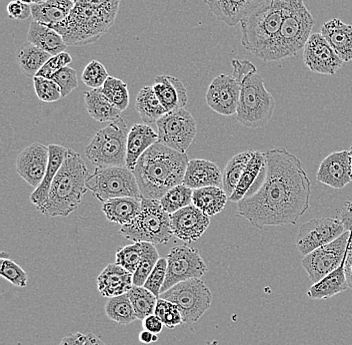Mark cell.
Masks as SVG:
<instances>
[{"label":"cell","mask_w":352,"mask_h":345,"mask_svg":"<svg viewBox=\"0 0 352 345\" xmlns=\"http://www.w3.org/2000/svg\"><path fill=\"white\" fill-rule=\"evenodd\" d=\"M85 107L90 117L98 122H112L120 117V110L109 102L101 88L91 89L85 93Z\"/></svg>","instance_id":"33"},{"label":"cell","mask_w":352,"mask_h":345,"mask_svg":"<svg viewBox=\"0 0 352 345\" xmlns=\"http://www.w3.org/2000/svg\"><path fill=\"white\" fill-rule=\"evenodd\" d=\"M173 236L186 243H192L202 237L209 226L210 217L195 205H189L170 215Z\"/></svg>","instance_id":"19"},{"label":"cell","mask_w":352,"mask_h":345,"mask_svg":"<svg viewBox=\"0 0 352 345\" xmlns=\"http://www.w3.org/2000/svg\"><path fill=\"white\" fill-rule=\"evenodd\" d=\"M156 126L158 142L180 153H186L197 133V121L184 108L167 112Z\"/></svg>","instance_id":"12"},{"label":"cell","mask_w":352,"mask_h":345,"mask_svg":"<svg viewBox=\"0 0 352 345\" xmlns=\"http://www.w3.org/2000/svg\"><path fill=\"white\" fill-rule=\"evenodd\" d=\"M48 150H50V160H48L45 176H44L41 184L30 195V202L36 206L43 205L44 202L47 200L52 183H54L57 173L60 170L65 159L66 153H67V148L56 144L50 145Z\"/></svg>","instance_id":"27"},{"label":"cell","mask_w":352,"mask_h":345,"mask_svg":"<svg viewBox=\"0 0 352 345\" xmlns=\"http://www.w3.org/2000/svg\"><path fill=\"white\" fill-rule=\"evenodd\" d=\"M346 232L341 219L320 217L310 219L299 228L296 237L297 250L303 256L316 248L329 245Z\"/></svg>","instance_id":"15"},{"label":"cell","mask_w":352,"mask_h":345,"mask_svg":"<svg viewBox=\"0 0 352 345\" xmlns=\"http://www.w3.org/2000/svg\"><path fill=\"white\" fill-rule=\"evenodd\" d=\"M318 181L332 189L340 190L352 181L351 157L349 151H338L330 154L318 171Z\"/></svg>","instance_id":"20"},{"label":"cell","mask_w":352,"mask_h":345,"mask_svg":"<svg viewBox=\"0 0 352 345\" xmlns=\"http://www.w3.org/2000/svg\"><path fill=\"white\" fill-rule=\"evenodd\" d=\"M349 153H351V170H352V147L351 148V150H349Z\"/></svg>","instance_id":"60"},{"label":"cell","mask_w":352,"mask_h":345,"mask_svg":"<svg viewBox=\"0 0 352 345\" xmlns=\"http://www.w3.org/2000/svg\"><path fill=\"white\" fill-rule=\"evenodd\" d=\"M133 287V274L118 263H110L98 278V289L103 298H114L127 294Z\"/></svg>","instance_id":"23"},{"label":"cell","mask_w":352,"mask_h":345,"mask_svg":"<svg viewBox=\"0 0 352 345\" xmlns=\"http://www.w3.org/2000/svg\"><path fill=\"white\" fill-rule=\"evenodd\" d=\"M142 252L143 243H134L133 245L120 248L116 252V263L134 274L142 259Z\"/></svg>","instance_id":"43"},{"label":"cell","mask_w":352,"mask_h":345,"mask_svg":"<svg viewBox=\"0 0 352 345\" xmlns=\"http://www.w3.org/2000/svg\"><path fill=\"white\" fill-rule=\"evenodd\" d=\"M129 300L135 311L138 320H143L147 316L154 314L158 298L153 292L145 289L144 287L133 285L131 291L127 292Z\"/></svg>","instance_id":"39"},{"label":"cell","mask_w":352,"mask_h":345,"mask_svg":"<svg viewBox=\"0 0 352 345\" xmlns=\"http://www.w3.org/2000/svg\"><path fill=\"white\" fill-rule=\"evenodd\" d=\"M74 5V0H46L32 6V16L33 21L52 28L67 19Z\"/></svg>","instance_id":"29"},{"label":"cell","mask_w":352,"mask_h":345,"mask_svg":"<svg viewBox=\"0 0 352 345\" xmlns=\"http://www.w3.org/2000/svg\"><path fill=\"white\" fill-rule=\"evenodd\" d=\"M241 83L233 75L221 74L215 77L206 92L209 108L222 116L234 115L241 98Z\"/></svg>","instance_id":"16"},{"label":"cell","mask_w":352,"mask_h":345,"mask_svg":"<svg viewBox=\"0 0 352 345\" xmlns=\"http://www.w3.org/2000/svg\"><path fill=\"white\" fill-rule=\"evenodd\" d=\"M142 208V198L120 197L102 203V212L111 223L129 225Z\"/></svg>","instance_id":"28"},{"label":"cell","mask_w":352,"mask_h":345,"mask_svg":"<svg viewBox=\"0 0 352 345\" xmlns=\"http://www.w3.org/2000/svg\"><path fill=\"white\" fill-rule=\"evenodd\" d=\"M345 276H346L347 283L349 287L352 289V243H349V250H347L346 259H345L344 265Z\"/></svg>","instance_id":"56"},{"label":"cell","mask_w":352,"mask_h":345,"mask_svg":"<svg viewBox=\"0 0 352 345\" xmlns=\"http://www.w3.org/2000/svg\"><path fill=\"white\" fill-rule=\"evenodd\" d=\"M8 16L14 21H26L32 15V6L22 3L19 0H13L8 4Z\"/></svg>","instance_id":"51"},{"label":"cell","mask_w":352,"mask_h":345,"mask_svg":"<svg viewBox=\"0 0 352 345\" xmlns=\"http://www.w3.org/2000/svg\"><path fill=\"white\" fill-rule=\"evenodd\" d=\"M129 130L122 118L99 130L85 149V156L96 167H126Z\"/></svg>","instance_id":"9"},{"label":"cell","mask_w":352,"mask_h":345,"mask_svg":"<svg viewBox=\"0 0 352 345\" xmlns=\"http://www.w3.org/2000/svg\"><path fill=\"white\" fill-rule=\"evenodd\" d=\"M120 1L121 0H74L77 4L102 11L114 17L118 16Z\"/></svg>","instance_id":"50"},{"label":"cell","mask_w":352,"mask_h":345,"mask_svg":"<svg viewBox=\"0 0 352 345\" xmlns=\"http://www.w3.org/2000/svg\"><path fill=\"white\" fill-rule=\"evenodd\" d=\"M101 90L105 97L116 108L121 112L127 109L129 104V92L126 83L116 77L109 76Z\"/></svg>","instance_id":"41"},{"label":"cell","mask_w":352,"mask_h":345,"mask_svg":"<svg viewBox=\"0 0 352 345\" xmlns=\"http://www.w3.org/2000/svg\"><path fill=\"white\" fill-rule=\"evenodd\" d=\"M167 274V259L160 258L143 287L160 298Z\"/></svg>","instance_id":"47"},{"label":"cell","mask_w":352,"mask_h":345,"mask_svg":"<svg viewBox=\"0 0 352 345\" xmlns=\"http://www.w3.org/2000/svg\"><path fill=\"white\" fill-rule=\"evenodd\" d=\"M231 65L232 75L241 87L237 121L250 129L266 126L274 115L275 101L266 90L263 77L257 73L256 67L250 61L233 59Z\"/></svg>","instance_id":"4"},{"label":"cell","mask_w":352,"mask_h":345,"mask_svg":"<svg viewBox=\"0 0 352 345\" xmlns=\"http://www.w3.org/2000/svg\"><path fill=\"white\" fill-rule=\"evenodd\" d=\"M228 195L220 187H206L193 190L192 204L208 217L219 214L226 208Z\"/></svg>","instance_id":"32"},{"label":"cell","mask_w":352,"mask_h":345,"mask_svg":"<svg viewBox=\"0 0 352 345\" xmlns=\"http://www.w3.org/2000/svg\"><path fill=\"white\" fill-rule=\"evenodd\" d=\"M263 183L239 203L237 215L254 228L296 225L309 208L311 182L300 159L285 148L265 152Z\"/></svg>","instance_id":"1"},{"label":"cell","mask_w":352,"mask_h":345,"mask_svg":"<svg viewBox=\"0 0 352 345\" xmlns=\"http://www.w3.org/2000/svg\"><path fill=\"white\" fill-rule=\"evenodd\" d=\"M109 77V72L104 65L98 60H92L83 70L81 79L87 86L91 89H98L103 86Z\"/></svg>","instance_id":"45"},{"label":"cell","mask_w":352,"mask_h":345,"mask_svg":"<svg viewBox=\"0 0 352 345\" xmlns=\"http://www.w3.org/2000/svg\"><path fill=\"white\" fill-rule=\"evenodd\" d=\"M351 243H352V235H351Z\"/></svg>","instance_id":"62"},{"label":"cell","mask_w":352,"mask_h":345,"mask_svg":"<svg viewBox=\"0 0 352 345\" xmlns=\"http://www.w3.org/2000/svg\"><path fill=\"white\" fill-rule=\"evenodd\" d=\"M28 43L37 46L52 56L65 52L67 48V44L58 32L34 21L30 23Z\"/></svg>","instance_id":"30"},{"label":"cell","mask_w":352,"mask_h":345,"mask_svg":"<svg viewBox=\"0 0 352 345\" xmlns=\"http://www.w3.org/2000/svg\"><path fill=\"white\" fill-rule=\"evenodd\" d=\"M143 329L145 331H151L153 335H160L164 329V324L162 320H160L155 314L147 316L146 318L142 320Z\"/></svg>","instance_id":"53"},{"label":"cell","mask_w":352,"mask_h":345,"mask_svg":"<svg viewBox=\"0 0 352 345\" xmlns=\"http://www.w3.org/2000/svg\"><path fill=\"white\" fill-rule=\"evenodd\" d=\"M160 298L175 303L182 313L184 324H195L208 311L212 294L200 278H192L177 283Z\"/></svg>","instance_id":"11"},{"label":"cell","mask_w":352,"mask_h":345,"mask_svg":"<svg viewBox=\"0 0 352 345\" xmlns=\"http://www.w3.org/2000/svg\"><path fill=\"white\" fill-rule=\"evenodd\" d=\"M167 274L162 294L177 283L192 278H200L208 272V265L199 250L187 245L176 246L167 254Z\"/></svg>","instance_id":"13"},{"label":"cell","mask_w":352,"mask_h":345,"mask_svg":"<svg viewBox=\"0 0 352 345\" xmlns=\"http://www.w3.org/2000/svg\"><path fill=\"white\" fill-rule=\"evenodd\" d=\"M135 109L145 124L156 123L167 113L160 99L156 96L153 86L143 87L138 92Z\"/></svg>","instance_id":"35"},{"label":"cell","mask_w":352,"mask_h":345,"mask_svg":"<svg viewBox=\"0 0 352 345\" xmlns=\"http://www.w3.org/2000/svg\"><path fill=\"white\" fill-rule=\"evenodd\" d=\"M120 234L134 243L165 245L173 237L170 215L165 212L158 200L142 198V208L129 225L122 226Z\"/></svg>","instance_id":"8"},{"label":"cell","mask_w":352,"mask_h":345,"mask_svg":"<svg viewBox=\"0 0 352 345\" xmlns=\"http://www.w3.org/2000/svg\"><path fill=\"white\" fill-rule=\"evenodd\" d=\"M46 1V0H38V3H41V2Z\"/></svg>","instance_id":"61"},{"label":"cell","mask_w":352,"mask_h":345,"mask_svg":"<svg viewBox=\"0 0 352 345\" xmlns=\"http://www.w3.org/2000/svg\"><path fill=\"white\" fill-rule=\"evenodd\" d=\"M87 187L102 203L114 198H142L135 176L127 167H96Z\"/></svg>","instance_id":"10"},{"label":"cell","mask_w":352,"mask_h":345,"mask_svg":"<svg viewBox=\"0 0 352 345\" xmlns=\"http://www.w3.org/2000/svg\"><path fill=\"white\" fill-rule=\"evenodd\" d=\"M89 176L81 156L67 149L65 161L57 173L47 200L36 206L41 214L50 217H65L76 212L87 192V180Z\"/></svg>","instance_id":"3"},{"label":"cell","mask_w":352,"mask_h":345,"mask_svg":"<svg viewBox=\"0 0 352 345\" xmlns=\"http://www.w3.org/2000/svg\"><path fill=\"white\" fill-rule=\"evenodd\" d=\"M160 259V254H158L155 246L153 243H143L142 259L133 274V285H136V287L144 285L145 281L153 272Z\"/></svg>","instance_id":"42"},{"label":"cell","mask_w":352,"mask_h":345,"mask_svg":"<svg viewBox=\"0 0 352 345\" xmlns=\"http://www.w3.org/2000/svg\"><path fill=\"white\" fill-rule=\"evenodd\" d=\"M351 233L345 232L329 245L323 246L305 256L302 267L308 278L316 283L342 265L346 259Z\"/></svg>","instance_id":"14"},{"label":"cell","mask_w":352,"mask_h":345,"mask_svg":"<svg viewBox=\"0 0 352 345\" xmlns=\"http://www.w3.org/2000/svg\"><path fill=\"white\" fill-rule=\"evenodd\" d=\"M158 142V135L149 125L134 124L129 130L126 145V167L133 171L140 158Z\"/></svg>","instance_id":"26"},{"label":"cell","mask_w":352,"mask_h":345,"mask_svg":"<svg viewBox=\"0 0 352 345\" xmlns=\"http://www.w3.org/2000/svg\"><path fill=\"white\" fill-rule=\"evenodd\" d=\"M52 56L37 46L28 43L22 46L17 53V62L24 75L34 78Z\"/></svg>","instance_id":"36"},{"label":"cell","mask_w":352,"mask_h":345,"mask_svg":"<svg viewBox=\"0 0 352 345\" xmlns=\"http://www.w3.org/2000/svg\"><path fill=\"white\" fill-rule=\"evenodd\" d=\"M162 322H164V326L169 329H175L178 325L184 324L182 313H180L179 309H178L175 303L171 302L170 307H169L167 313H165Z\"/></svg>","instance_id":"52"},{"label":"cell","mask_w":352,"mask_h":345,"mask_svg":"<svg viewBox=\"0 0 352 345\" xmlns=\"http://www.w3.org/2000/svg\"><path fill=\"white\" fill-rule=\"evenodd\" d=\"M272 0H204L211 12L228 26H235L253 11Z\"/></svg>","instance_id":"21"},{"label":"cell","mask_w":352,"mask_h":345,"mask_svg":"<svg viewBox=\"0 0 352 345\" xmlns=\"http://www.w3.org/2000/svg\"><path fill=\"white\" fill-rule=\"evenodd\" d=\"M188 162L186 153L156 142L143 154L132 171L142 197L160 201L170 189L184 183Z\"/></svg>","instance_id":"2"},{"label":"cell","mask_w":352,"mask_h":345,"mask_svg":"<svg viewBox=\"0 0 352 345\" xmlns=\"http://www.w3.org/2000/svg\"><path fill=\"white\" fill-rule=\"evenodd\" d=\"M192 189L184 184L177 185L160 200V205L165 212L171 215L187 206L192 205Z\"/></svg>","instance_id":"40"},{"label":"cell","mask_w":352,"mask_h":345,"mask_svg":"<svg viewBox=\"0 0 352 345\" xmlns=\"http://www.w3.org/2000/svg\"><path fill=\"white\" fill-rule=\"evenodd\" d=\"M116 19L102 11L76 3L67 19L52 29L63 37L67 46L88 45L109 32Z\"/></svg>","instance_id":"7"},{"label":"cell","mask_w":352,"mask_h":345,"mask_svg":"<svg viewBox=\"0 0 352 345\" xmlns=\"http://www.w3.org/2000/svg\"><path fill=\"white\" fill-rule=\"evenodd\" d=\"M35 93L37 98L43 102H56L63 98L61 90L58 85L52 79L44 78V77L35 76L33 78Z\"/></svg>","instance_id":"46"},{"label":"cell","mask_w":352,"mask_h":345,"mask_svg":"<svg viewBox=\"0 0 352 345\" xmlns=\"http://www.w3.org/2000/svg\"><path fill=\"white\" fill-rule=\"evenodd\" d=\"M50 150L41 143H33L21 151L15 162L16 172L30 186L36 189L47 170Z\"/></svg>","instance_id":"18"},{"label":"cell","mask_w":352,"mask_h":345,"mask_svg":"<svg viewBox=\"0 0 352 345\" xmlns=\"http://www.w3.org/2000/svg\"><path fill=\"white\" fill-rule=\"evenodd\" d=\"M314 19L303 0H285V12L280 30L263 61L294 57L305 48L314 26Z\"/></svg>","instance_id":"5"},{"label":"cell","mask_w":352,"mask_h":345,"mask_svg":"<svg viewBox=\"0 0 352 345\" xmlns=\"http://www.w3.org/2000/svg\"><path fill=\"white\" fill-rule=\"evenodd\" d=\"M340 219L344 226L345 230L351 233L352 235V200L345 202L344 206L341 210Z\"/></svg>","instance_id":"54"},{"label":"cell","mask_w":352,"mask_h":345,"mask_svg":"<svg viewBox=\"0 0 352 345\" xmlns=\"http://www.w3.org/2000/svg\"><path fill=\"white\" fill-rule=\"evenodd\" d=\"M321 34L343 62L352 61V26L340 19L323 23Z\"/></svg>","instance_id":"25"},{"label":"cell","mask_w":352,"mask_h":345,"mask_svg":"<svg viewBox=\"0 0 352 345\" xmlns=\"http://www.w3.org/2000/svg\"><path fill=\"white\" fill-rule=\"evenodd\" d=\"M22 3L28 4V5H34V4L38 3V0H19Z\"/></svg>","instance_id":"59"},{"label":"cell","mask_w":352,"mask_h":345,"mask_svg":"<svg viewBox=\"0 0 352 345\" xmlns=\"http://www.w3.org/2000/svg\"><path fill=\"white\" fill-rule=\"evenodd\" d=\"M303 60L310 71L323 75H334L343 64L321 33L310 35L303 48Z\"/></svg>","instance_id":"17"},{"label":"cell","mask_w":352,"mask_h":345,"mask_svg":"<svg viewBox=\"0 0 352 345\" xmlns=\"http://www.w3.org/2000/svg\"><path fill=\"white\" fill-rule=\"evenodd\" d=\"M109 320L121 325H129L138 320L135 311L127 294L110 298L104 307Z\"/></svg>","instance_id":"38"},{"label":"cell","mask_w":352,"mask_h":345,"mask_svg":"<svg viewBox=\"0 0 352 345\" xmlns=\"http://www.w3.org/2000/svg\"><path fill=\"white\" fill-rule=\"evenodd\" d=\"M87 335L81 333H70L63 338L59 345H85Z\"/></svg>","instance_id":"55"},{"label":"cell","mask_w":352,"mask_h":345,"mask_svg":"<svg viewBox=\"0 0 352 345\" xmlns=\"http://www.w3.org/2000/svg\"><path fill=\"white\" fill-rule=\"evenodd\" d=\"M253 151L241 152L233 156L230 162L226 164V169L222 172V189L228 198L234 192L237 185L241 181L242 174L245 170L248 162L252 159Z\"/></svg>","instance_id":"37"},{"label":"cell","mask_w":352,"mask_h":345,"mask_svg":"<svg viewBox=\"0 0 352 345\" xmlns=\"http://www.w3.org/2000/svg\"><path fill=\"white\" fill-rule=\"evenodd\" d=\"M285 12V0H272L241 21V44L263 60L274 44Z\"/></svg>","instance_id":"6"},{"label":"cell","mask_w":352,"mask_h":345,"mask_svg":"<svg viewBox=\"0 0 352 345\" xmlns=\"http://www.w3.org/2000/svg\"><path fill=\"white\" fill-rule=\"evenodd\" d=\"M182 184L192 190L206 187L222 188V172L215 163L208 160L193 159L187 164Z\"/></svg>","instance_id":"22"},{"label":"cell","mask_w":352,"mask_h":345,"mask_svg":"<svg viewBox=\"0 0 352 345\" xmlns=\"http://www.w3.org/2000/svg\"><path fill=\"white\" fill-rule=\"evenodd\" d=\"M85 345H107L98 336L94 335V333H88L87 335V340H85Z\"/></svg>","instance_id":"58"},{"label":"cell","mask_w":352,"mask_h":345,"mask_svg":"<svg viewBox=\"0 0 352 345\" xmlns=\"http://www.w3.org/2000/svg\"><path fill=\"white\" fill-rule=\"evenodd\" d=\"M154 92L166 112L184 108L188 102L186 88L179 79L160 75L154 80Z\"/></svg>","instance_id":"24"},{"label":"cell","mask_w":352,"mask_h":345,"mask_svg":"<svg viewBox=\"0 0 352 345\" xmlns=\"http://www.w3.org/2000/svg\"><path fill=\"white\" fill-rule=\"evenodd\" d=\"M153 333H151V331H145V329H143L142 331H140V342H142V344H153Z\"/></svg>","instance_id":"57"},{"label":"cell","mask_w":352,"mask_h":345,"mask_svg":"<svg viewBox=\"0 0 352 345\" xmlns=\"http://www.w3.org/2000/svg\"><path fill=\"white\" fill-rule=\"evenodd\" d=\"M0 276L15 287H25L28 285V276L25 270L10 259H1Z\"/></svg>","instance_id":"44"},{"label":"cell","mask_w":352,"mask_h":345,"mask_svg":"<svg viewBox=\"0 0 352 345\" xmlns=\"http://www.w3.org/2000/svg\"><path fill=\"white\" fill-rule=\"evenodd\" d=\"M52 79L60 88L63 98L69 95L78 86L77 72L69 66H66V67L59 70L52 76Z\"/></svg>","instance_id":"48"},{"label":"cell","mask_w":352,"mask_h":345,"mask_svg":"<svg viewBox=\"0 0 352 345\" xmlns=\"http://www.w3.org/2000/svg\"><path fill=\"white\" fill-rule=\"evenodd\" d=\"M72 62V57L67 52H61V53L52 56V58L44 64L43 67L39 70L36 76L44 77V78L52 79L56 72L63 68L66 67Z\"/></svg>","instance_id":"49"},{"label":"cell","mask_w":352,"mask_h":345,"mask_svg":"<svg viewBox=\"0 0 352 345\" xmlns=\"http://www.w3.org/2000/svg\"><path fill=\"white\" fill-rule=\"evenodd\" d=\"M266 167L265 153L259 151H253L252 159L248 162L245 170L242 174L241 181L237 185L230 200L234 203H239L246 195L250 193L253 184L256 181L257 177L264 172Z\"/></svg>","instance_id":"34"},{"label":"cell","mask_w":352,"mask_h":345,"mask_svg":"<svg viewBox=\"0 0 352 345\" xmlns=\"http://www.w3.org/2000/svg\"><path fill=\"white\" fill-rule=\"evenodd\" d=\"M344 265L345 261L340 267L330 272L322 280L314 283V285L308 289L307 296L311 300H327L346 291L349 285L345 276Z\"/></svg>","instance_id":"31"}]
</instances>
